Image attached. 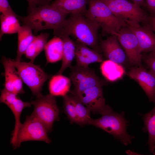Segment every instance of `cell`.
<instances>
[{
  "mask_svg": "<svg viewBox=\"0 0 155 155\" xmlns=\"http://www.w3.org/2000/svg\"><path fill=\"white\" fill-rule=\"evenodd\" d=\"M100 27L89 20L84 14H71L65 20L56 36H71L97 52H102L98 42V32Z\"/></svg>",
  "mask_w": 155,
  "mask_h": 155,
  "instance_id": "cell-1",
  "label": "cell"
},
{
  "mask_svg": "<svg viewBox=\"0 0 155 155\" xmlns=\"http://www.w3.org/2000/svg\"><path fill=\"white\" fill-rule=\"evenodd\" d=\"M67 14L51 4L38 6L26 16L18 19L23 25L30 27L35 33L46 29H52L57 35L62 26Z\"/></svg>",
  "mask_w": 155,
  "mask_h": 155,
  "instance_id": "cell-2",
  "label": "cell"
},
{
  "mask_svg": "<svg viewBox=\"0 0 155 155\" xmlns=\"http://www.w3.org/2000/svg\"><path fill=\"white\" fill-rule=\"evenodd\" d=\"M88 9L84 15L101 27L102 35H113L122 27L127 26L116 17L101 0H88Z\"/></svg>",
  "mask_w": 155,
  "mask_h": 155,
  "instance_id": "cell-3",
  "label": "cell"
},
{
  "mask_svg": "<svg viewBox=\"0 0 155 155\" xmlns=\"http://www.w3.org/2000/svg\"><path fill=\"white\" fill-rule=\"evenodd\" d=\"M125 112L118 113L113 110L97 119H91L88 125H94L111 134L125 146L131 144L134 138L127 132L128 121L124 117Z\"/></svg>",
  "mask_w": 155,
  "mask_h": 155,
  "instance_id": "cell-4",
  "label": "cell"
},
{
  "mask_svg": "<svg viewBox=\"0 0 155 155\" xmlns=\"http://www.w3.org/2000/svg\"><path fill=\"white\" fill-rule=\"evenodd\" d=\"M103 2L116 17L127 26H140V24H144L148 19L149 16L141 7L128 0H114Z\"/></svg>",
  "mask_w": 155,
  "mask_h": 155,
  "instance_id": "cell-5",
  "label": "cell"
},
{
  "mask_svg": "<svg viewBox=\"0 0 155 155\" xmlns=\"http://www.w3.org/2000/svg\"><path fill=\"white\" fill-rule=\"evenodd\" d=\"M14 62L23 82L29 88L33 95L36 97L42 94V87L50 75L34 62L17 61L15 60Z\"/></svg>",
  "mask_w": 155,
  "mask_h": 155,
  "instance_id": "cell-6",
  "label": "cell"
},
{
  "mask_svg": "<svg viewBox=\"0 0 155 155\" xmlns=\"http://www.w3.org/2000/svg\"><path fill=\"white\" fill-rule=\"evenodd\" d=\"M30 102L34 106L31 115L40 121L48 132L51 131L54 122L59 120L60 110L55 96L50 94H42Z\"/></svg>",
  "mask_w": 155,
  "mask_h": 155,
  "instance_id": "cell-7",
  "label": "cell"
},
{
  "mask_svg": "<svg viewBox=\"0 0 155 155\" xmlns=\"http://www.w3.org/2000/svg\"><path fill=\"white\" fill-rule=\"evenodd\" d=\"M48 131L44 125L31 115H26V120L22 123L17 132L14 149L20 147L21 143L30 141H43L50 143Z\"/></svg>",
  "mask_w": 155,
  "mask_h": 155,
  "instance_id": "cell-8",
  "label": "cell"
},
{
  "mask_svg": "<svg viewBox=\"0 0 155 155\" xmlns=\"http://www.w3.org/2000/svg\"><path fill=\"white\" fill-rule=\"evenodd\" d=\"M69 68V78L74 86L73 89L69 91L70 94H79L91 87L98 86H103L105 84V82L88 66H81L76 65Z\"/></svg>",
  "mask_w": 155,
  "mask_h": 155,
  "instance_id": "cell-9",
  "label": "cell"
},
{
  "mask_svg": "<svg viewBox=\"0 0 155 155\" xmlns=\"http://www.w3.org/2000/svg\"><path fill=\"white\" fill-rule=\"evenodd\" d=\"M102 87L99 86H95L88 88L81 93L72 95L93 113L102 115L113 110L109 106L105 103Z\"/></svg>",
  "mask_w": 155,
  "mask_h": 155,
  "instance_id": "cell-10",
  "label": "cell"
},
{
  "mask_svg": "<svg viewBox=\"0 0 155 155\" xmlns=\"http://www.w3.org/2000/svg\"><path fill=\"white\" fill-rule=\"evenodd\" d=\"M113 35L117 37L124 49L129 62L136 66H142V55L136 37L128 26L122 27Z\"/></svg>",
  "mask_w": 155,
  "mask_h": 155,
  "instance_id": "cell-11",
  "label": "cell"
},
{
  "mask_svg": "<svg viewBox=\"0 0 155 155\" xmlns=\"http://www.w3.org/2000/svg\"><path fill=\"white\" fill-rule=\"evenodd\" d=\"M128 74L140 85L150 102L155 100V75L149 70L142 66L131 68Z\"/></svg>",
  "mask_w": 155,
  "mask_h": 155,
  "instance_id": "cell-12",
  "label": "cell"
},
{
  "mask_svg": "<svg viewBox=\"0 0 155 155\" xmlns=\"http://www.w3.org/2000/svg\"><path fill=\"white\" fill-rule=\"evenodd\" d=\"M14 60L3 56L1 63L4 69L5 82L4 88L17 94L25 93L23 82L15 65Z\"/></svg>",
  "mask_w": 155,
  "mask_h": 155,
  "instance_id": "cell-13",
  "label": "cell"
},
{
  "mask_svg": "<svg viewBox=\"0 0 155 155\" xmlns=\"http://www.w3.org/2000/svg\"><path fill=\"white\" fill-rule=\"evenodd\" d=\"M100 40V46L104 56L107 59L121 65L128 60L125 52L121 46L117 37L112 35Z\"/></svg>",
  "mask_w": 155,
  "mask_h": 155,
  "instance_id": "cell-14",
  "label": "cell"
},
{
  "mask_svg": "<svg viewBox=\"0 0 155 155\" xmlns=\"http://www.w3.org/2000/svg\"><path fill=\"white\" fill-rule=\"evenodd\" d=\"M75 58L76 65L81 66H88L90 64L103 61L102 55L87 45L80 42H74Z\"/></svg>",
  "mask_w": 155,
  "mask_h": 155,
  "instance_id": "cell-15",
  "label": "cell"
},
{
  "mask_svg": "<svg viewBox=\"0 0 155 155\" xmlns=\"http://www.w3.org/2000/svg\"><path fill=\"white\" fill-rule=\"evenodd\" d=\"M135 34L141 52H155V33L148 27L127 26Z\"/></svg>",
  "mask_w": 155,
  "mask_h": 155,
  "instance_id": "cell-16",
  "label": "cell"
},
{
  "mask_svg": "<svg viewBox=\"0 0 155 155\" xmlns=\"http://www.w3.org/2000/svg\"><path fill=\"white\" fill-rule=\"evenodd\" d=\"M88 0H54L51 4L68 14H84L87 10Z\"/></svg>",
  "mask_w": 155,
  "mask_h": 155,
  "instance_id": "cell-17",
  "label": "cell"
},
{
  "mask_svg": "<svg viewBox=\"0 0 155 155\" xmlns=\"http://www.w3.org/2000/svg\"><path fill=\"white\" fill-rule=\"evenodd\" d=\"M71 81L69 78L56 74L51 78L49 82V94L55 96H65L70 91Z\"/></svg>",
  "mask_w": 155,
  "mask_h": 155,
  "instance_id": "cell-18",
  "label": "cell"
},
{
  "mask_svg": "<svg viewBox=\"0 0 155 155\" xmlns=\"http://www.w3.org/2000/svg\"><path fill=\"white\" fill-rule=\"evenodd\" d=\"M44 50L46 64L62 60L63 52V42L62 39L55 36L47 42Z\"/></svg>",
  "mask_w": 155,
  "mask_h": 155,
  "instance_id": "cell-19",
  "label": "cell"
},
{
  "mask_svg": "<svg viewBox=\"0 0 155 155\" xmlns=\"http://www.w3.org/2000/svg\"><path fill=\"white\" fill-rule=\"evenodd\" d=\"M100 69L105 78L111 82L121 79L125 73V69L122 65L109 60L102 62Z\"/></svg>",
  "mask_w": 155,
  "mask_h": 155,
  "instance_id": "cell-20",
  "label": "cell"
},
{
  "mask_svg": "<svg viewBox=\"0 0 155 155\" xmlns=\"http://www.w3.org/2000/svg\"><path fill=\"white\" fill-rule=\"evenodd\" d=\"M59 37L63 41V52L61 67L56 74H62L65 69L72 66L71 63L75 58V46L69 36L63 35Z\"/></svg>",
  "mask_w": 155,
  "mask_h": 155,
  "instance_id": "cell-21",
  "label": "cell"
},
{
  "mask_svg": "<svg viewBox=\"0 0 155 155\" xmlns=\"http://www.w3.org/2000/svg\"><path fill=\"white\" fill-rule=\"evenodd\" d=\"M154 102L155 104V100ZM140 115L144 123L142 130L144 132H147L148 134L146 144L148 146L150 152L155 155V105L149 112Z\"/></svg>",
  "mask_w": 155,
  "mask_h": 155,
  "instance_id": "cell-22",
  "label": "cell"
},
{
  "mask_svg": "<svg viewBox=\"0 0 155 155\" xmlns=\"http://www.w3.org/2000/svg\"><path fill=\"white\" fill-rule=\"evenodd\" d=\"M32 29L29 27L23 25L18 32V44L17 56L15 60L21 61L22 55L24 54L28 46L33 39Z\"/></svg>",
  "mask_w": 155,
  "mask_h": 155,
  "instance_id": "cell-23",
  "label": "cell"
},
{
  "mask_svg": "<svg viewBox=\"0 0 155 155\" xmlns=\"http://www.w3.org/2000/svg\"><path fill=\"white\" fill-rule=\"evenodd\" d=\"M49 36L47 33H42L34 36L24 53L26 57L34 62L36 57L44 50Z\"/></svg>",
  "mask_w": 155,
  "mask_h": 155,
  "instance_id": "cell-24",
  "label": "cell"
},
{
  "mask_svg": "<svg viewBox=\"0 0 155 155\" xmlns=\"http://www.w3.org/2000/svg\"><path fill=\"white\" fill-rule=\"evenodd\" d=\"M31 105V102H24L18 97L13 103L9 107L14 115L15 121L14 128L12 133V137L10 141V144L13 147L15 144L18 131L22 124L20 119L21 114L25 108L30 107Z\"/></svg>",
  "mask_w": 155,
  "mask_h": 155,
  "instance_id": "cell-25",
  "label": "cell"
},
{
  "mask_svg": "<svg viewBox=\"0 0 155 155\" xmlns=\"http://www.w3.org/2000/svg\"><path fill=\"white\" fill-rule=\"evenodd\" d=\"M18 18L13 15H0V40L4 34L18 33L21 27Z\"/></svg>",
  "mask_w": 155,
  "mask_h": 155,
  "instance_id": "cell-26",
  "label": "cell"
},
{
  "mask_svg": "<svg viewBox=\"0 0 155 155\" xmlns=\"http://www.w3.org/2000/svg\"><path fill=\"white\" fill-rule=\"evenodd\" d=\"M71 95L75 107L78 121V124L81 125L88 124L92 119L90 116L91 111L75 96L72 94Z\"/></svg>",
  "mask_w": 155,
  "mask_h": 155,
  "instance_id": "cell-27",
  "label": "cell"
},
{
  "mask_svg": "<svg viewBox=\"0 0 155 155\" xmlns=\"http://www.w3.org/2000/svg\"><path fill=\"white\" fill-rule=\"evenodd\" d=\"M63 109L66 114L71 123H78L75 107L71 94H67L63 97Z\"/></svg>",
  "mask_w": 155,
  "mask_h": 155,
  "instance_id": "cell-28",
  "label": "cell"
},
{
  "mask_svg": "<svg viewBox=\"0 0 155 155\" xmlns=\"http://www.w3.org/2000/svg\"><path fill=\"white\" fill-rule=\"evenodd\" d=\"M1 91L0 102L5 104L9 107L19 97L18 94L9 91L4 88L1 90Z\"/></svg>",
  "mask_w": 155,
  "mask_h": 155,
  "instance_id": "cell-29",
  "label": "cell"
},
{
  "mask_svg": "<svg viewBox=\"0 0 155 155\" xmlns=\"http://www.w3.org/2000/svg\"><path fill=\"white\" fill-rule=\"evenodd\" d=\"M144 63L151 71L155 75V52H151L144 57Z\"/></svg>",
  "mask_w": 155,
  "mask_h": 155,
  "instance_id": "cell-30",
  "label": "cell"
},
{
  "mask_svg": "<svg viewBox=\"0 0 155 155\" xmlns=\"http://www.w3.org/2000/svg\"><path fill=\"white\" fill-rule=\"evenodd\" d=\"M0 12L3 15H15L18 17V18L20 16L12 9L8 0H0Z\"/></svg>",
  "mask_w": 155,
  "mask_h": 155,
  "instance_id": "cell-31",
  "label": "cell"
},
{
  "mask_svg": "<svg viewBox=\"0 0 155 155\" xmlns=\"http://www.w3.org/2000/svg\"><path fill=\"white\" fill-rule=\"evenodd\" d=\"M28 2L29 13L36 7L42 5L49 4L50 0H27Z\"/></svg>",
  "mask_w": 155,
  "mask_h": 155,
  "instance_id": "cell-32",
  "label": "cell"
},
{
  "mask_svg": "<svg viewBox=\"0 0 155 155\" xmlns=\"http://www.w3.org/2000/svg\"><path fill=\"white\" fill-rule=\"evenodd\" d=\"M142 25L148 27L155 33V14L149 16L147 21Z\"/></svg>",
  "mask_w": 155,
  "mask_h": 155,
  "instance_id": "cell-33",
  "label": "cell"
},
{
  "mask_svg": "<svg viewBox=\"0 0 155 155\" xmlns=\"http://www.w3.org/2000/svg\"><path fill=\"white\" fill-rule=\"evenodd\" d=\"M145 7L150 15L155 14V0H145Z\"/></svg>",
  "mask_w": 155,
  "mask_h": 155,
  "instance_id": "cell-34",
  "label": "cell"
},
{
  "mask_svg": "<svg viewBox=\"0 0 155 155\" xmlns=\"http://www.w3.org/2000/svg\"><path fill=\"white\" fill-rule=\"evenodd\" d=\"M133 3L138 6L141 7H145L146 5L145 0H131Z\"/></svg>",
  "mask_w": 155,
  "mask_h": 155,
  "instance_id": "cell-35",
  "label": "cell"
},
{
  "mask_svg": "<svg viewBox=\"0 0 155 155\" xmlns=\"http://www.w3.org/2000/svg\"><path fill=\"white\" fill-rule=\"evenodd\" d=\"M101 0L103 2H108V1H113L114 0ZM128 0L129 1H131V0Z\"/></svg>",
  "mask_w": 155,
  "mask_h": 155,
  "instance_id": "cell-36",
  "label": "cell"
},
{
  "mask_svg": "<svg viewBox=\"0 0 155 155\" xmlns=\"http://www.w3.org/2000/svg\"><path fill=\"white\" fill-rule=\"evenodd\" d=\"M51 1V0H50Z\"/></svg>",
  "mask_w": 155,
  "mask_h": 155,
  "instance_id": "cell-37",
  "label": "cell"
}]
</instances>
